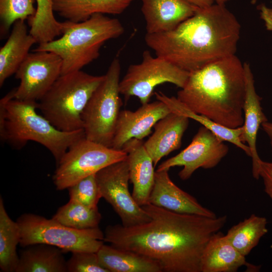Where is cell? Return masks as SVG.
I'll return each mask as SVG.
<instances>
[{"mask_svg": "<svg viewBox=\"0 0 272 272\" xmlns=\"http://www.w3.org/2000/svg\"><path fill=\"white\" fill-rule=\"evenodd\" d=\"M142 207L151 218L149 222L129 227L109 225L104 241L154 260L162 272H200L203 250L225 226L227 216L177 213L149 203Z\"/></svg>", "mask_w": 272, "mask_h": 272, "instance_id": "1", "label": "cell"}, {"mask_svg": "<svg viewBox=\"0 0 272 272\" xmlns=\"http://www.w3.org/2000/svg\"><path fill=\"white\" fill-rule=\"evenodd\" d=\"M241 26L225 5L198 8L168 32L146 33L145 41L156 55L190 73L235 55Z\"/></svg>", "mask_w": 272, "mask_h": 272, "instance_id": "2", "label": "cell"}, {"mask_svg": "<svg viewBox=\"0 0 272 272\" xmlns=\"http://www.w3.org/2000/svg\"><path fill=\"white\" fill-rule=\"evenodd\" d=\"M245 95L244 64L235 55L189 73L177 98L191 111L223 126H242Z\"/></svg>", "mask_w": 272, "mask_h": 272, "instance_id": "3", "label": "cell"}, {"mask_svg": "<svg viewBox=\"0 0 272 272\" xmlns=\"http://www.w3.org/2000/svg\"><path fill=\"white\" fill-rule=\"evenodd\" d=\"M16 88L0 101V137L17 147L28 141L36 142L47 148L56 163L76 142L85 137L84 129L60 130L42 115L37 113V102L14 98Z\"/></svg>", "mask_w": 272, "mask_h": 272, "instance_id": "4", "label": "cell"}, {"mask_svg": "<svg viewBox=\"0 0 272 272\" xmlns=\"http://www.w3.org/2000/svg\"><path fill=\"white\" fill-rule=\"evenodd\" d=\"M121 22L102 14L92 15L81 22L69 21L61 37L39 44L33 51L51 52L62 60L61 75L81 70L97 59L107 41L123 34Z\"/></svg>", "mask_w": 272, "mask_h": 272, "instance_id": "5", "label": "cell"}, {"mask_svg": "<svg viewBox=\"0 0 272 272\" xmlns=\"http://www.w3.org/2000/svg\"><path fill=\"white\" fill-rule=\"evenodd\" d=\"M104 75L93 76L81 70L62 75L37 102L42 115L57 129H83V111Z\"/></svg>", "mask_w": 272, "mask_h": 272, "instance_id": "6", "label": "cell"}, {"mask_svg": "<svg viewBox=\"0 0 272 272\" xmlns=\"http://www.w3.org/2000/svg\"><path fill=\"white\" fill-rule=\"evenodd\" d=\"M21 232L20 245L25 247L35 244L56 246L63 252H97L104 244V233L99 227L78 230L52 218L32 213L21 215L16 221Z\"/></svg>", "mask_w": 272, "mask_h": 272, "instance_id": "7", "label": "cell"}, {"mask_svg": "<svg viewBox=\"0 0 272 272\" xmlns=\"http://www.w3.org/2000/svg\"><path fill=\"white\" fill-rule=\"evenodd\" d=\"M120 73V62L115 57L82 114L85 138L111 148L122 105L119 91Z\"/></svg>", "mask_w": 272, "mask_h": 272, "instance_id": "8", "label": "cell"}, {"mask_svg": "<svg viewBox=\"0 0 272 272\" xmlns=\"http://www.w3.org/2000/svg\"><path fill=\"white\" fill-rule=\"evenodd\" d=\"M126 158L122 150L108 147L84 137L74 143L57 163L53 182L57 190L67 189L81 179Z\"/></svg>", "mask_w": 272, "mask_h": 272, "instance_id": "9", "label": "cell"}, {"mask_svg": "<svg viewBox=\"0 0 272 272\" xmlns=\"http://www.w3.org/2000/svg\"><path fill=\"white\" fill-rule=\"evenodd\" d=\"M189 75V72L165 59L157 56L154 57L149 50H145L142 61L128 66L120 80L119 91L125 100L131 96H135L142 104H144L149 102L157 86L169 83L182 88Z\"/></svg>", "mask_w": 272, "mask_h": 272, "instance_id": "10", "label": "cell"}, {"mask_svg": "<svg viewBox=\"0 0 272 272\" xmlns=\"http://www.w3.org/2000/svg\"><path fill=\"white\" fill-rule=\"evenodd\" d=\"M96 177L102 197L112 207L123 226L132 227L151 220L129 191L126 159L104 168L96 173Z\"/></svg>", "mask_w": 272, "mask_h": 272, "instance_id": "11", "label": "cell"}, {"mask_svg": "<svg viewBox=\"0 0 272 272\" xmlns=\"http://www.w3.org/2000/svg\"><path fill=\"white\" fill-rule=\"evenodd\" d=\"M62 60L56 54L48 51L29 53L16 73L20 80L14 98L22 101H39L61 73Z\"/></svg>", "mask_w": 272, "mask_h": 272, "instance_id": "12", "label": "cell"}, {"mask_svg": "<svg viewBox=\"0 0 272 272\" xmlns=\"http://www.w3.org/2000/svg\"><path fill=\"white\" fill-rule=\"evenodd\" d=\"M228 151L224 141L202 126L185 149L162 162L157 170H169L175 166H182L178 175L181 179L185 180L199 168L208 169L216 166Z\"/></svg>", "mask_w": 272, "mask_h": 272, "instance_id": "13", "label": "cell"}, {"mask_svg": "<svg viewBox=\"0 0 272 272\" xmlns=\"http://www.w3.org/2000/svg\"><path fill=\"white\" fill-rule=\"evenodd\" d=\"M171 112L165 103L158 100L142 104L134 111H120L111 148L120 150L124 144L131 139L143 140L152 133V128L160 119Z\"/></svg>", "mask_w": 272, "mask_h": 272, "instance_id": "14", "label": "cell"}, {"mask_svg": "<svg viewBox=\"0 0 272 272\" xmlns=\"http://www.w3.org/2000/svg\"><path fill=\"white\" fill-rule=\"evenodd\" d=\"M168 171L164 170L155 172V183L149 197V203L177 213L217 217L213 211L203 207L193 196L174 184Z\"/></svg>", "mask_w": 272, "mask_h": 272, "instance_id": "15", "label": "cell"}, {"mask_svg": "<svg viewBox=\"0 0 272 272\" xmlns=\"http://www.w3.org/2000/svg\"><path fill=\"white\" fill-rule=\"evenodd\" d=\"M245 78V95L243 105L244 121L242 125V142L249 148L252 159V175L258 179L260 158L256 147L258 130L262 124L267 121L261 106V98L257 94L253 75L250 65L243 63Z\"/></svg>", "mask_w": 272, "mask_h": 272, "instance_id": "16", "label": "cell"}, {"mask_svg": "<svg viewBox=\"0 0 272 272\" xmlns=\"http://www.w3.org/2000/svg\"><path fill=\"white\" fill-rule=\"evenodd\" d=\"M127 154L129 180L133 185L132 195L141 207L149 203L155 178L153 161L145 148L143 140L132 139L123 145Z\"/></svg>", "mask_w": 272, "mask_h": 272, "instance_id": "17", "label": "cell"}, {"mask_svg": "<svg viewBox=\"0 0 272 272\" xmlns=\"http://www.w3.org/2000/svg\"><path fill=\"white\" fill-rule=\"evenodd\" d=\"M147 33L168 32L193 16L198 7L185 0H141Z\"/></svg>", "mask_w": 272, "mask_h": 272, "instance_id": "18", "label": "cell"}, {"mask_svg": "<svg viewBox=\"0 0 272 272\" xmlns=\"http://www.w3.org/2000/svg\"><path fill=\"white\" fill-rule=\"evenodd\" d=\"M220 231L207 244L200 261V272H236L245 266L249 272L259 271L261 266L248 262Z\"/></svg>", "mask_w": 272, "mask_h": 272, "instance_id": "19", "label": "cell"}, {"mask_svg": "<svg viewBox=\"0 0 272 272\" xmlns=\"http://www.w3.org/2000/svg\"><path fill=\"white\" fill-rule=\"evenodd\" d=\"M189 119L171 112L154 125V131L144 145L152 158L155 167L164 157L178 149Z\"/></svg>", "mask_w": 272, "mask_h": 272, "instance_id": "20", "label": "cell"}, {"mask_svg": "<svg viewBox=\"0 0 272 272\" xmlns=\"http://www.w3.org/2000/svg\"><path fill=\"white\" fill-rule=\"evenodd\" d=\"M25 21L18 20L13 24L7 42L0 49V86L14 74L29 54L32 46L36 43L28 31Z\"/></svg>", "mask_w": 272, "mask_h": 272, "instance_id": "21", "label": "cell"}, {"mask_svg": "<svg viewBox=\"0 0 272 272\" xmlns=\"http://www.w3.org/2000/svg\"><path fill=\"white\" fill-rule=\"evenodd\" d=\"M135 0H53V11L73 22L88 20L96 14L119 15Z\"/></svg>", "mask_w": 272, "mask_h": 272, "instance_id": "22", "label": "cell"}, {"mask_svg": "<svg viewBox=\"0 0 272 272\" xmlns=\"http://www.w3.org/2000/svg\"><path fill=\"white\" fill-rule=\"evenodd\" d=\"M108 272H162L154 260L137 252L103 244L97 252Z\"/></svg>", "mask_w": 272, "mask_h": 272, "instance_id": "23", "label": "cell"}, {"mask_svg": "<svg viewBox=\"0 0 272 272\" xmlns=\"http://www.w3.org/2000/svg\"><path fill=\"white\" fill-rule=\"evenodd\" d=\"M64 252L46 244L25 247L19 255L16 272H67Z\"/></svg>", "mask_w": 272, "mask_h": 272, "instance_id": "24", "label": "cell"}, {"mask_svg": "<svg viewBox=\"0 0 272 272\" xmlns=\"http://www.w3.org/2000/svg\"><path fill=\"white\" fill-rule=\"evenodd\" d=\"M155 94L156 99L165 103L171 112L181 114L189 119L196 121L202 126L210 130L221 140L234 145L251 157L249 148L241 141V137L243 133L242 126L231 128L223 126L205 115L191 111L180 102L176 97H168L161 92H155Z\"/></svg>", "mask_w": 272, "mask_h": 272, "instance_id": "25", "label": "cell"}, {"mask_svg": "<svg viewBox=\"0 0 272 272\" xmlns=\"http://www.w3.org/2000/svg\"><path fill=\"white\" fill-rule=\"evenodd\" d=\"M20 228L17 222L9 216L3 198L0 197V268L4 272H16L19 255L17 246L20 244Z\"/></svg>", "mask_w": 272, "mask_h": 272, "instance_id": "26", "label": "cell"}, {"mask_svg": "<svg viewBox=\"0 0 272 272\" xmlns=\"http://www.w3.org/2000/svg\"><path fill=\"white\" fill-rule=\"evenodd\" d=\"M35 14L28 19L29 33L38 44L51 41L62 35L68 21L58 22L54 16L53 0H36Z\"/></svg>", "mask_w": 272, "mask_h": 272, "instance_id": "27", "label": "cell"}, {"mask_svg": "<svg viewBox=\"0 0 272 272\" xmlns=\"http://www.w3.org/2000/svg\"><path fill=\"white\" fill-rule=\"evenodd\" d=\"M267 224L266 218L252 214L233 226L225 235L232 245L246 256L267 233Z\"/></svg>", "mask_w": 272, "mask_h": 272, "instance_id": "28", "label": "cell"}, {"mask_svg": "<svg viewBox=\"0 0 272 272\" xmlns=\"http://www.w3.org/2000/svg\"><path fill=\"white\" fill-rule=\"evenodd\" d=\"M52 218L70 228L86 230L99 227L102 216L98 207L90 208L70 200L59 208Z\"/></svg>", "mask_w": 272, "mask_h": 272, "instance_id": "29", "label": "cell"}, {"mask_svg": "<svg viewBox=\"0 0 272 272\" xmlns=\"http://www.w3.org/2000/svg\"><path fill=\"white\" fill-rule=\"evenodd\" d=\"M35 0H0L1 30L7 32L18 20L25 21L34 15Z\"/></svg>", "mask_w": 272, "mask_h": 272, "instance_id": "30", "label": "cell"}, {"mask_svg": "<svg viewBox=\"0 0 272 272\" xmlns=\"http://www.w3.org/2000/svg\"><path fill=\"white\" fill-rule=\"evenodd\" d=\"M67 189L70 200L90 208L97 207V204L102 198L96 174L81 179Z\"/></svg>", "mask_w": 272, "mask_h": 272, "instance_id": "31", "label": "cell"}, {"mask_svg": "<svg viewBox=\"0 0 272 272\" xmlns=\"http://www.w3.org/2000/svg\"><path fill=\"white\" fill-rule=\"evenodd\" d=\"M67 272H108L100 264L97 252L74 251L66 260Z\"/></svg>", "mask_w": 272, "mask_h": 272, "instance_id": "32", "label": "cell"}, {"mask_svg": "<svg viewBox=\"0 0 272 272\" xmlns=\"http://www.w3.org/2000/svg\"><path fill=\"white\" fill-rule=\"evenodd\" d=\"M259 176L263 180L265 193L272 200V162L261 160L259 164Z\"/></svg>", "mask_w": 272, "mask_h": 272, "instance_id": "33", "label": "cell"}, {"mask_svg": "<svg viewBox=\"0 0 272 272\" xmlns=\"http://www.w3.org/2000/svg\"><path fill=\"white\" fill-rule=\"evenodd\" d=\"M258 10L260 18L263 21L266 30L272 32V8L261 5Z\"/></svg>", "mask_w": 272, "mask_h": 272, "instance_id": "34", "label": "cell"}, {"mask_svg": "<svg viewBox=\"0 0 272 272\" xmlns=\"http://www.w3.org/2000/svg\"><path fill=\"white\" fill-rule=\"evenodd\" d=\"M190 4L199 8H205L213 5L214 0H185Z\"/></svg>", "mask_w": 272, "mask_h": 272, "instance_id": "35", "label": "cell"}, {"mask_svg": "<svg viewBox=\"0 0 272 272\" xmlns=\"http://www.w3.org/2000/svg\"><path fill=\"white\" fill-rule=\"evenodd\" d=\"M261 127L269 140L272 149V122L266 121L262 124Z\"/></svg>", "mask_w": 272, "mask_h": 272, "instance_id": "36", "label": "cell"}, {"mask_svg": "<svg viewBox=\"0 0 272 272\" xmlns=\"http://www.w3.org/2000/svg\"><path fill=\"white\" fill-rule=\"evenodd\" d=\"M231 0H214L216 4H220V5H225L226 3L228 2Z\"/></svg>", "mask_w": 272, "mask_h": 272, "instance_id": "37", "label": "cell"}]
</instances>
